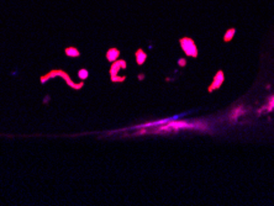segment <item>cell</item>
<instances>
[{
  "label": "cell",
  "mask_w": 274,
  "mask_h": 206,
  "mask_svg": "<svg viewBox=\"0 0 274 206\" xmlns=\"http://www.w3.org/2000/svg\"><path fill=\"white\" fill-rule=\"evenodd\" d=\"M119 54H120V52H119L118 48H110V49L106 52V58H108V61H110V62H115V61L118 59Z\"/></svg>",
  "instance_id": "5"
},
{
  "label": "cell",
  "mask_w": 274,
  "mask_h": 206,
  "mask_svg": "<svg viewBox=\"0 0 274 206\" xmlns=\"http://www.w3.org/2000/svg\"><path fill=\"white\" fill-rule=\"evenodd\" d=\"M121 68H126V62L125 61H115L114 64L110 68V74L111 75H118V72Z\"/></svg>",
  "instance_id": "3"
},
{
  "label": "cell",
  "mask_w": 274,
  "mask_h": 206,
  "mask_svg": "<svg viewBox=\"0 0 274 206\" xmlns=\"http://www.w3.org/2000/svg\"><path fill=\"white\" fill-rule=\"evenodd\" d=\"M146 58H147V56H146V53L142 49H138L136 52V61L138 64H143L145 61H146Z\"/></svg>",
  "instance_id": "6"
},
{
  "label": "cell",
  "mask_w": 274,
  "mask_h": 206,
  "mask_svg": "<svg viewBox=\"0 0 274 206\" xmlns=\"http://www.w3.org/2000/svg\"><path fill=\"white\" fill-rule=\"evenodd\" d=\"M184 63H185V61H183V59H180V61H179V64H182V65H183Z\"/></svg>",
  "instance_id": "9"
},
{
  "label": "cell",
  "mask_w": 274,
  "mask_h": 206,
  "mask_svg": "<svg viewBox=\"0 0 274 206\" xmlns=\"http://www.w3.org/2000/svg\"><path fill=\"white\" fill-rule=\"evenodd\" d=\"M88 75H89V72H88L87 69H80L78 72V77L82 80H85V79L88 78Z\"/></svg>",
  "instance_id": "7"
},
{
  "label": "cell",
  "mask_w": 274,
  "mask_h": 206,
  "mask_svg": "<svg viewBox=\"0 0 274 206\" xmlns=\"http://www.w3.org/2000/svg\"><path fill=\"white\" fill-rule=\"evenodd\" d=\"M55 77H61V78H63V79H64V82L67 83V85H68V86H71L72 89H76V90L82 89V88H83V85H84V83H83V82L79 83V84H76V83L71 79L69 74H68V73H66V72H64V70H62V69H53V70H51L50 73H47V74H45V75H41V78H40V82H41V84H46V82H47V80H50V79H52V78H55Z\"/></svg>",
  "instance_id": "1"
},
{
  "label": "cell",
  "mask_w": 274,
  "mask_h": 206,
  "mask_svg": "<svg viewBox=\"0 0 274 206\" xmlns=\"http://www.w3.org/2000/svg\"><path fill=\"white\" fill-rule=\"evenodd\" d=\"M64 53H66V56L67 57H71V58H77L80 56V52H79L78 48H76V47H73V46H69V47H67L66 49H64Z\"/></svg>",
  "instance_id": "4"
},
{
  "label": "cell",
  "mask_w": 274,
  "mask_h": 206,
  "mask_svg": "<svg viewBox=\"0 0 274 206\" xmlns=\"http://www.w3.org/2000/svg\"><path fill=\"white\" fill-rule=\"evenodd\" d=\"M180 46H182L183 51H184L188 56H192V57H195L196 56V53H198L196 47H195V44H194V42L192 41L190 39H188V37L182 39V40H180Z\"/></svg>",
  "instance_id": "2"
},
{
  "label": "cell",
  "mask_w": 274,
  "mask_h": 206,
  "mask_svg": "<svg viewBox=\"0 0 274 206\" xmlns=\"http://www.w3.org/2000/svg\"><path fill=\"white\" fill-rule=\"evenodd\" d=\"M111 80H113V82H122V80H125V77H116V75H111Z\"/></svg>",
  "instance_id": "8"
}]
</instances>
